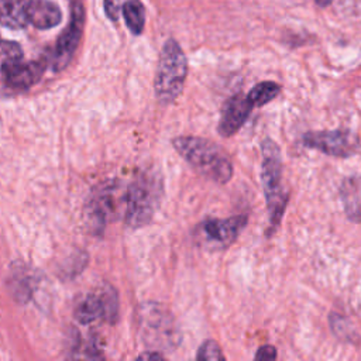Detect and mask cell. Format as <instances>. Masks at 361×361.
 <instances>
[{
  "label": "cell",
  "instance_id": "1",
  "mask_svg": "<svg viewBox=\"0 0 361 361\" xmlns=\"http://www.w3.org/2000/svg\"><path fill=\"white\" fill-rule=\"evenodd\" d=\"M164 195L162 176L157 169L138 172L123 195L124 221L131 228L148 224L159 207Z\"/></svg>",
  "mask_w": 361,
  "mask_h": 361
},
{
  "label": "cell",
  "instance_id": "2",
  "mask_svg": "<svg viewBox=\"0 0 361 361\" xmlns=\"http://www.w3.org/2000/svg\"><path fill=\"white\" fill-rule=\"evenodd\" d=\"M175 151L199 173L216 183H227L233 176V164L227 154L210 140L179 135L172 140Z\"/></svg>",
  "mask_w": 361,
  "mask_h": 361
},
{
  "label": "cell",
  "instance_id": "3",
  "mask_svg": "<svg viewBox=\"0 0 361 361\" xmlns=\"http://www.w3.org/2000/svg\"><path fill=\"white\" fill-rule=\"evenodd\" d=\"M261 182L268 209L269 235L278 228L288 203V192L282 186L281 149L271 138H264L261 142Z\"/></svg>",
  "mask_w": 361,
  "mask_h": 361
},
{
  "label": "cell",
  "instance_id": "4",
  "mask_svg": "<svg viewBox=\"0 0 361 361\" xmlns=\"http://www.w3.org/2000/svg\"><path fill=\"white\" fill-rule=\"evenodd\" d=\"M188 75V61L180 45L169 38L159 54L154 80L155 97L161 104L173 103L182 93Z\"/></svg>",
  "mask_w": 361,
  "mask_h": 361
},
{
  "label": "cell",
  "instance_id": "5",
  "mask_svg": "<svg viewBox=\"0 0 361 361\" xmlns=\"http://www.w3.org/2000/svg\"><path fill=\"white\" fill-rule=\"evenodd\" d=\"M138 327L142 341L159 351H172L182 341V333L171 314L161 303L147 302L138 310Z\"/></svg>",
  "mask_w": 361,
  "mask_h": 361
},
{
  "label": "cell",
  "instance_id": "6",
  "mask_svg": "<svg viewBox=\"0 0 361 361\" xmlns=\"http://www.w3.org/2000/svg\"><path fill=\"white\" fill-rule=\"evenodd\" d=\"M247 221L248 217L245 214H237L227 219H206L196 227L193 235L200 245L212 250H221L235 241L238 234L247 226Z\"/></svg>",
  "mask_w": 361,
  "mask_h": 361
},
{
  "label": "cell",
  "instance_id": "7",
  "mask_svg": "<svg viewBox=\"0 0 361 361\" xmlns=\"http://www.w3.org/2000/svg\"><path fill=\"white\" fill-rule=\"evenodd\" d=\"M302 142L312 149H317L330 157L348 158L358 149V138L350 130L309 131L302 137Z\"/></svg>",
  "mask_w": 361,
  "mask_h": 361
},
{
  "label": "cell",
  "instance_id": "8",
  "mask_svg": "<svg viewBox=\"0 0 361 361\" xmlns=\"http://www.w3.org/2000/svg\"><path fill=\"white\" fill-rule=\"evenodd\" d=\"M117 314L118 295L111 286H104L99 293H87L75 307V319L80 324H90L99 319L114 323Z\"/></svg>",
  "mask_w": 361,
  "mask_h": 361
},
{
  "label": "cell",
  "instance_id": "9",
  "mask_svg": "<svg viewBox=\"0 0 361 361\" xmlns=\"http://www.w3.org/2000/svg\"><path fill=\"white\" fill-rule=\"evenodd\" d=\"M83 24H85L83 7H82V4L76 3L72 7L71 23H69L68 28L59 35V38L56 41L54 59H52L54 71H62L69 65V62L79 45L82 31H83Z\"/></svg>",
  "mask_w": 361,
  "mask_h": 361
},
{
  "label": "cell",
  "instance_id": "10",
  "mask_svg": "<svg viewBox=\"0 0 361 361\" xmlns=\"http://www.w3.org/2000/svg\"><path fill=\"white\" fill-rule=\"evenodd\" d=\"M114 185H103L99 190L93 192L85 206V219L90 227V231L100 234L114 213Z\"/></svg>",
  "mask_w": 361,
  "mask_h": 361
},
{
  "label": "cell",
  "instance_id": "11",
  "mask_svg": "<svg viewBox=\"0 0 361 361\" xmlns=\"http://www.w3.org/2000/svg\"><path fill=\"white\" fill-rule=\"evenodd\" d=\"M254 107L255 106L248 99V96L243 93H237L227 99L223 106V111L217 126L219 134L226 138L234 135L245 124Z\"/></svg>",
  "mask_w": 361,
  "mask_h": 361
},
{
  "label": "cell",
  "instance_id": "12",
  "mask_svg": "<svg viewBox=\"0 0 361 361\" xmlns=\"http://www.w3.org/2000/svg\"><path fill=\"white\" fill-rule=\"evenodd\" d=\"M44 71H45V65L39 61H31L25 63L23 62L17 65L16 68L1 73L4 92L7 89L13 92L28 90L41 79Z\"/></svg>",
  "mask_w": 361,
  "mask_h": 361
},
{
  "label": "cell",
  "instance_id": "13",
  "mask_svg": "<svg viewBox=\"0 0 361 361\" xmlns=\"http://www.w3.org/2000/svg\"><path fill=\"white\" fill-rule=\"evenodd\" d=\"M39 278L38 272L28 268L24 264H17L10 268V275L7 279V286L10 296L18 303H27L32 293L37 290Z\"/></svg>",
  "mask_w": 361,
  "mask_h": 361
},
{
  "label": "cell",
  "instance_id": "14",
  "mask_svg": "<svg viewBox=\"0 0 361 361\" xmlns=\"http://www.w3.org/2000/svg\"><path fill=\"white\" fill-rule=\"evenodd\" d=\"M62 13L58 4L49 0H34L28 7V20L30 23L39 28L47 30L58 25L61 23Z\"/></svg>",
  "mask_w": 361,
  "mask_h": 361
},
{
  "label": "cell",
  "instance_id": "15",
  "mask_svg": "<svg viewBox=\"0 0 361 361\" xmlns=\"http://www.w3.org/2000/svg\"><path fill=\"white\" fill-rule=\"evenodd\" d=\"M340 197L347 217L353 221H361V182L357 178H347L340 188Z\"/></svg>",
  "mask_w": 361,
  "mask_h": 361
},
{
  "label": "cell",
  "instance_id": "16",
  "mask_svg": "<svg viewBox=\"0 0 361 361\" xmlns=\"http://www.w3.org/2000/svg\"><path fill=\"white\" fill-rule=\"evenodd\" d=\"M31 0H1V24L11 30L24 28L28 20V7Z\"/></svg>",
  "mask_w": 361,
  "mask_h": 361
},
{
  "label": "cell",
  "instance_id": "17",
  "mask_svg": "<svg viewBox=\"0 0 361 361\" xmlns=\"http://www.w3.org/2000/svg\"><path fill=\"white\" fill-rule=\"evenodd\" d=\"M123 16L133 34L138 35L142 32L145 24V10L140 0H127L123 4Z\"/></svg>",
  "mask_w": 361,
  "mask_h": 361
},
{
  "label": "cell",
  "instance_id": "18",
  "mask_svg": "<svg viewBox=\"0 0 361 361\" xmlns=\"http://www.w3.org/2000/svg\"><path fill=\"white\" fill-rule=\"evenodd\" d=\"M281 92V86L276 82L272 80H264L257 83L250 92H248V99L252 102L255 107L265 106L271 100H274Z\"/></svg>",
  "mask_w": 361,
  "mask_h": 361
},
{
  "label": "cell",
  "instance_id": "19",
  "mask_svg": "<svg viewBox=\"0 0 361 361\" xmlns=\"http://www.w3.org/2000/svg\"><path fill=\"white\" fill-rule=\"evenodd\" d=\"M23 63V49L14 41L1 42V73Z\"/></svg>",
  "mask_w": 361,
  "mask_h": 361
},
{
  "label": "cell",
  "instance_id": "20",
  "mask_svg": "<svg viewBox=\"0 0 361 361\" xmlns=\"http://www.w3.org/2000/svg\"><path fill=\"white\" fill-rule=\"evenodd\" d=\"M197 360H226L224 354L221 353L220 345L214 340H206L197 350L196 354Z\"/></svg>",
  "mask_w": 361,
  "mask_h": 361
},
{
  "label": "cell",
  "instance_id": "21",
  "mask_svg": "<svg viewBox=\"0 0 361 361\" xmlns=\"http://www.w3.org/2000/svg\"><path fill=\"white\" fill-rule=\"evenodd\" d=\"M255 360H275L276 358V350L274 345L271 344H265V345H261L255 355H254Z\"/></svg>",
  "mask_w": 361,
  "mask_h": 361
},
{
  "label": "cell",
  "instance_id": "22",
  "mask_svg": "<svg viewBox=\"0 0 361 361\" xmlns=\"http://www.w3.org/2000/svg\"><path fill=\"white\" fill-rule=\"evenodd\" d=\"M104 10L110 20H117V16H118L117 0H104Z\"/></svg>",
  "mask_w": 361,
  "mask_h": 361
},
{
  "label": "cell",
  "instance_id": "23",
  "mask_svg": "<svg viewBox=\"0 0 361 361\" xmlns=\"http://www.w3.org/2000/svg\"><path fill=\"white\" fill-rule=\"evenodd\" d=\"M140 360H164V355L158 350H147L138 355Z\"/></svg>",
  "mask_w": 361,
  "mask_h": 361
},
{
  "label": "cell",
  "instance_id": "24",
  "mask_svg": "<svg viewBox=\"0 0 361 361\" xmlns=\"http://www.w3.org/2000/svg\"><path fill=\"white\" fill-rule=\"evenodd\" d=\"M316 3L319 6H322V7H326V6H329L331 3V0H316Z\"/></svg>",
  "mask_w": 361,
  "mask_h": 361
}]
</instances>
